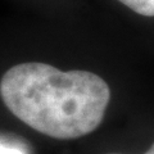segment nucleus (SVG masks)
<instances>
[{
    "mask_svg": "<svg viewBox=\"0 0 154 154\" xmlns=\"http://www.w3.org/2000/svg\"><path fill=\"white\" fill-rule=\"evenodd\" d=\"M3 103L35 131L58 140L89 135L102 123L110 89L89 71H60L41 62H26L0 80Z\"/></svg>",
    "mask_w": 154,
    "mask_h": 154,
    "instance_id": "1",
    "label": "nucleus"
},
{
    "mask_svg": "<svg viewBox=\"0 0 154 154\" xmlns=\"http://www.w3.org/2000/svg\"><path fill=\"white\" fill-rule=\"evenodd\" d=\"M135 13L144 17H154V0H118Z\"/></svg>",
    "mask_w": 154,
    "mask_h": 154,
    "instance_id": "2",
    "label": "nucleus"
},
{
    "mask_svg": "<svg viewBox=\"0 0 154 154\" xmlns=\"http://www.w3.org/2000/svg\"><path fill=\"white\" fill-rule=\"evenodd\" d=\"M0 154H25V153L17 148L5 146V145H3V144H0Z\"/></svg>",
    "mask_w": 154,
    "mask_h": 154,
    "instance_id": "3",
    "label": "nucleus"
},
{
    "mask_svg": "<svg viewBox=\"0 0 154 154\" xmlns=\"http://www.w3.org/2000/svg\"><path fill=\"white\" fill-rule=\"evenodd\" d=\"M108 154H121V153H108ZM145 154H154V144L150 146V149H149Z\"/></svg>",
    "mask_w": 154,
    "mask_h": 154,
    "instance_id": "4",
    "label": "nucleus"
}]
</instances>
